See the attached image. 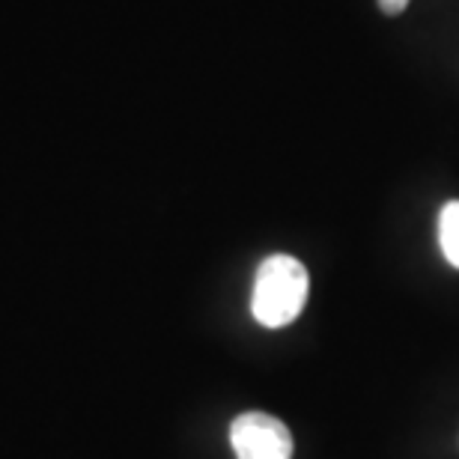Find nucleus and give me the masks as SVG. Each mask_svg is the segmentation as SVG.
I'll return each mask as SVG.
<instances>
[{
	"label": "nucleus",
	"mask_w": 459,
	"mask_h": 459,
	"mask_svg": "<svg viewBox=\"0 0 459 459\" xmlns=\"http://www.w3.org/2000/svg\"><path fill=\"white\" fill-rule=\"evenodd\" d=\"M438 245H442L445 260L459 269V200L445 204L438 212Z\"/></svg>",
	"instance_id": "obj_3"
},
{
	"label": "nucleus",
	"mask_w": 459,
	"mask_h": 459,
	"mask_svg": "<svg viewBox=\"0 0 459 459\" xmlns=\"http://www.w3.org/2000/svg\"><path fill=\"white\" fill-rule=\"evenodd\" d=\"M236 459H292V433L269 411H245L230 424Z\"/></svg>",
	"instance_id": "obj_2"
},
{
	"label": "nucleus",
	"mask_w": 459,
	"mask_h": 459,
	"mask_svg": "<svg viewBox=\"0 0 459 459\" xmlns=\"http://www.w3.org/2000/svg\"><path fill=\"white\" fill-rule=\"evenodd\" d=\"M310 292L307 269L296 256L274 254L260 263L251 296V314L265 328H283L296 323Z\"/></svg>",
	"instance_id": "obj_1"
},
{
	"label": "nucleus",
	"mask_w": 459,
	"mask_h": 459,
	"mask_svg": "<svg viewBox=\"0 0 459 459\" xmlns=\"http://www.w3.org/2000/svg\"><path fill=\"white\" fill-rule=\"evenodd\" d=\"M379 6H382L385 15H400L403 9L409 6V0H379Z\"/></svg>",
	"instance_id": "obj_4"
}]
</instances>
